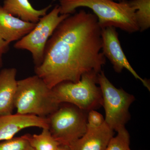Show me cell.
<instances>
[{
    "label": "cell",
    "instance_id": "1",
    "mask_svg": "<svg viewBox=\"0 0 150 150\" xmlns=\"http://www.w3.org/2000/svg\"><path fill=\"white\" fill-rule=\"evenodd\" d=\"M101 32L94 14L81 10L70 15L48 39L35 75L52 89L64 82H78L84 74H98L106 63Z\"/></svg>",
    "mask_w": 150,
    "mask_h": 150
},
{
    "label": "cell",
    "instance_id": "2",
    "mask_svg": "<svg viewBox=\"0 0 150 150\" xmlns=\"http://www.w3.org/2000/svg\"><path fill=\"white\" fill-rule=\"evenodd\" d=\"M60 14H71L77 8L91 9L96 16L100 28H118L129 33L140 29L135 18L136 10L130 1L113 0H59Z\"/></svg>",
    "mask_w": 150,
    "mask_h": 150
},
{
    "label": "cell",
    "instance_id": "3",
    "mask_svg": "<svg viewBox=\"0 0 150 150\" xmlns=\"http://www.w3.org/2000/svg\"><path fill=\"white\" fill-rule=\"evenodd\" d=\"M60 105L56 100L52 89L37 75L17 81L14 101L17 113L46 118Z\"/></svg>",
    "mask_w": 150,
    "mask_h": 150
},
{
    "label": "cell",
    "instance_id": "4",
    "mask_svg": "<svg viewBox=\"0 0 150 150\" xmlns=\"http://www.w3.org/2000/svg\"><path fill=\"white\" fill-rule=\"evenodd\" d=\"M98 74L88 73L82 75L77 83L64 82L52 88L59 104L74 105L88 112L103 105L101 90L97 86Z\"/></svg>",
    "mask_w": 150,
    "mask_h": 150
},
{
    "label": "cell",
    "instance_id": "5",
    "mask_svg": "<svg viewBox=\"0 0 150 150\" xmlns=\"http://www.w3.org/2000/svg\"><path fill=\"white\" fill-rule=\"evenodd\" d=\"M87 112L74 105L63 103L46 117L49 131L60 145L68 146L85 134Z\"/></svg>",
    "mask_w": 150,
    "mask_h": 150
},
{
    "label": "cell",
    "instance_id": "6",
    "mask_svg": "<svg viewBox=\"0 0 150 150\" xmlns=\"http://www.w3.org/2000/svg\"><path fill=\"white\" fill-rule=\"evenodd\" d=\"M97 83L101 90L105 121L113 130L125 126L130 118L129 108L135 97L122 88H117L106 77L103 71L97 75Z\"/></svg>",
    "mask_w": 150,
    "mask_h": 150
},
{
    "label": "cell",
    "instance_id": "7",
    "mask_svg": "<svg viewBox=\"0 0 150 150\" xmlns=\"http://www.w3.org/2000/svg\"><path fill=\"white\" fill-rule=\"evenodd\" d=\"M59 6L40 18L33 29L14 45L17 49L29 51L35 67L43 62L46 43L57 26L71 14H60Z\"/></svg>",
    "mask_w": 150,
    "mask_h": 150
},
{
    "label": "cell",
    "instance_id": "8",
    "mask_svg": "<svg viewBox=\"0 0 150 150\" xmlns=\"http://www.w3.org/2000/svg\"><path fill=\"white\" fill-rule=\"evenodd\" d=\"M102 51L105 58L109 59L114 71L120 73L124 69L129 71L137 79L142 82L145 87L150 90V84L135 71L126 58L121 47L115 28L109 26L101 29Z\"/></svg>",
    "mask_w": 150,
    "mask_h": 150
},
{
    "label": "cell",
    "instance_id": "9",
    "mask_svg": "<svg viewBox=\"0 0 150 150\" xmlns=\"http://www.w3.org/2000/svg\"><path fill=\"white\" fill-rule=\"evenodd\" d=\"M30 127L48 128V119L35 115L17 112L0 115V142L12 139L20 131Z\"/></svg>",
    "mask_w": 150,
    "mask_h": 150
},
{
    "label": "cell",
    "instance_id": "10",
    "mask_svg": "<svg viewBox=\"0 0 150 150\" xmlns=\"http://www.w3.org/2000/svg\"><path fill=\"white\" fill-rule=\"evenodd\" d=\"M114 131L105 121L97 128H87L85 134L69 146V150H105Z\"/></svg>",
    "mask_w": 150,
    "mask_h": 150
},
{
    "label": "cell",
    "instance_id": "11",
    "mask_svg": "<svg viewBox=\"0 0 150 150\" xmlns=\"http://www.w3.org/2000/svg\"><path fill=\"white\" fill-rule=\"evenodd\" d=\"M36 23L13 16L0 6V36L8 43L21 39L34 28Z\"/></svg>",
    "mask_w": 150,
    "mask_h": 150
},
{
    "label": "cell",
    "instance_id": "12",
    "mask_svg": "<svg viewBox=\"0 0 150 150\" xmlns=\"http://www.w3.org/2000/svg\"><path fill=\"white\" fill-rule=\"evenodd\" d=\"M15 68H6L0 72V115L12 114L17 87Z\"/></svg>",
    "mask_w": 150,
    "mask_h": 150
},
{
    "label": "cell",
    "instance_id": "13",
    "mask_svg": "<svg viewBox=\"0 0 150 150\" xmlns=\"http://www.w3.org/2000/svg\"><path fill=\"white\" fill-rule=\"evenodd\" d=\"M51 5L42 9H35L29 0H4L2 7L9 13L28 22L37 23L41 17L46 15Z\"/></svg>",
    "mask_w": 150,
    "mask_h": 150
},
{
    "label": "cell",
    "instance_id": "14",
    "mask_svg": "<svg viewBox=\"0 0 150 150\" xmlns=\"http://www.w3.org/2000/svg\"><path fill=\"white\" fill-rule=\"evenodd\" d=\"M35 150H56L60 144L51 134L48 128L42 129L40 134L24 135Z\"/></svg>",
    "mask_w": 150,
    "mask_h": 150
},
{
    "label": "cell",
    "instance_id": "15",
    "mask_svg": "<svg viewBox=\"0 0 150 150\" xmlns=\"http://www.w3.org/2000/svg\"><path fill=\"white\" fill-rule=\"evenodd\" d=\"M134 7L136 21L141 32L150 27V0H130Z\"/></svg>",
    "mask_w": 150,
    "mask_h": 150
},
{
    "label": "cell",
    "instance_id": "16",
    "mask_svg": "<svg viewBox=\"0 0 150 150\" xmlns=\"http://www.w3.org/2000/svg\"><path fill=\"white\" fill-rule=\"evenodd\" d=\"M117 135L110 139L105 150H131L130 147V135L125 126L116 131Z\"/></svg>",
    "mask_w": 150,
    "mask_h": 150
},
{
    "label": "cell",
    "instance_id": "17",
    "mask_svg": "<svg viewBox=\"0 0 150 150\" xmlns=\"http://www.w3.org/2000/svg\"><path fill=\"white\" fill-rule=\"evenodd\" d=\"M0 150H35L24 135L0 142Z\"/></svg>",
    "mask_w": 150,
    "mask_h": 150
},
{
    "label": "cell",
    "instance_id": "18",
    "mask_svg": "<svg viewBox=\"0 0 150 150\" xmlns=\"http://www.w3.org/2000/svg\"><path fill=\"white\" fill-rule=\"evenodd\" d=\"M104 122L103 116L96 110H92L88 112L87 127L88 128H98L102 126Z\"/></svg>",
    "mask_w": 150,
    "mask_h": 150
},
{
    "label": "cell",
    "instance_id": "19",
    "mask_svg": "<svg viewBox=\"0 0 150 150\" xmlns=\"http://www.w3.org/2000/svg\"><path fill=\"white\" fill-rule=\"evenodd\" d=\"M9 44L0 36V69L3 66V56L8 51Z\"/></svg>",
    "mask_w": 150,
    "mask_h": 150
},
{
    "label": "cell",
    "instance_id": "20",
    "mask_svg": "<svg viewBox=\"0 0 150 150\" xmlns=\"http://www.w3.org/2000/svg\"><path fill=\"white\" fill-rule=\"evenodd\" d=\"M56 150H69V147L65 145H60Z\"/></svg>",
    "mask_w": 150,
    "mask_h": 150
},
{
    "label": "cell",
    "instance_id": "21",
    "mask_svg": "<svg viewBox=\"0 0 150 150\" xmlns=\"http://www.w3.org/2000/svg\"><path fill=\"white\" fill-rule=\"evenodd\" d=\"M125 1V0H116V1L120 2L123 1Z\"/></svg>",
    "mask_w": 150,
    "mask_h": 150
},
{
    "label": "cell",
    "instance_id": "22",
    "mask_svg": "<svg viewBox=\"0 0 150 150\" xmlns=\"http://www.w3.org/2000/svg\"><path fill=\"white\" fill-rule=\"evenodd\" d=\"M113 1H116V0H113Z\"/></svg>",
    "mask_w": 150,
    "mask_h": 150
}]
</instances>
